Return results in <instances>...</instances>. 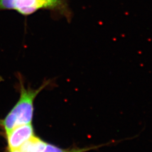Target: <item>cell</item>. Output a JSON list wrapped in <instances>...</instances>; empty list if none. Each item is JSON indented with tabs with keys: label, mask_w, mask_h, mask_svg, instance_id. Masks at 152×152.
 <instances>
[{
	"label": "cell",
	"mask_w": 152,
	"mask_h": 152,
	"mask_svg": "<svg viewBox=\"0 0 152 152\" xmlns=\"http://www.w3.org/2000/svg\"><path fill=\"white\" fill-rule=\"evenodd\" d=\"M47 144L39 138L33 136L23 143L18 150L21 152H44Z\"/></svg>",
	"instance_id": "cell-4"
},
{
	"label": "cell",
	"mask_w": 152,
	"mask_h": 152,
	"mask_svg": "<svg viewBox=\"0 0 152 152\" xmlns=\"http://www.w3.org/2000/svg\"><path fill=\"white\" fill-rule=\"evenodd\" d=\"M41 9L55 11L69 22L72 17L68 0H0V10H14L24 16Z\"/></svg>",
	"instance_id": "cell-1"
},
{
	"label": "cell",
	"mask_w": 152,
	"mask_h": 152,
	"mask_svg": "<svg viewBox=\"0 0 152 152\" xmlns=\"http://www.w3.org/2000/svg\"><path fill=\"white\" fill-rule=\"evenodd\" d=\"M110 142L108 144H104L102 145H99L98 146H92L89 148H82V149H72L71 151H66V150H63L62 149L59 148L58 147H55L53 145H50L48 144L46 145V148L44 152H86L91 150H94L100 147H102L103 146H105L107 145L110 144Z\"/></svg>",
	"instance_id": "cell-5"
},
{
	"label": "cell",
	"mask_w": 152,
	"mask_h": 152,
	"mask_svg": "<svg viewBox=\"0 0 152 152\" xmlns=\"http://www.w3.org/2000/svg\"><path fill=\"white\" fill-rule=\"evenodd\" d=\"M10 152H20L18 149H16V150H12V151H10Z\"/></svg>",
	"instance_id": "cell-6"
},
{
	"label": "cell",
	"mask_w": 152,
	"mask_h": 152,
	"mask_svg": "<svg viewBox=\"0 0 152 152\" xmlns=\"http://www.w3.org/2000/svg\"><path fill=\"white\" fill-rule=\"evenodd\" d=\"M45 85H42L38 90H32L26 89L22 85L19 100L2 122L6 133L18 126L31 124L34 99Z\"/></svg>",
	"instance_id": "cell-2"
},
{
	"label": "cell",
	"mask_w": 152,
	"mask_h": 152,
	"mask_svg": "<svg viewBox=\"0 0 152 152\" xmlns=\"http://www.w3.org/2000/svg\"><path fill=\"white\" fill-rule=\"evenodd\" d=\"M6 134L9 151L18 149L23 143L34 136L31 124L18 126Z\"/></svg>",
	"instance_id": "cell-3"
}]
</instances>
